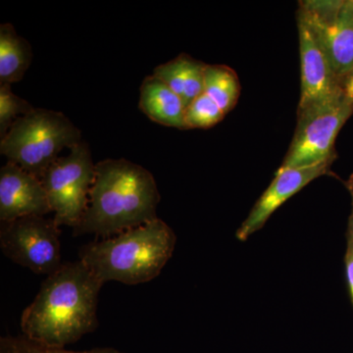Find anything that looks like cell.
<instances>
[{
	"label": "cell",
	"mask_w": 353,
	"mask_h": 353,
	"mask_svg": "<svg viewBox=\"0 0 353 353\" xmlns=\"http://www.w3.org/2000/svg\"><path fill=\"white\" fill-rule=\"evenodd\" d=\"M95 178V164L85 141L57 158L41 178L58 226L75 228L85 215Z\"/></svg>",
	"instance_id": "5b68a950"
},
{
	"label": "cell",
	"mask_w": 353,
	"mask_h": 353,
	"mask_svg": "<svg viewBox=\"0 0 353 353\" xmlns=\"http://www.w3.org/2000/svg\"><path fill=\"white\" fill-rule=\"evenodd\" d=\"M161 196L148 169L126 159L95 164V178L85 215L73 229L75 236L105 239L157 219Z\"/></svg>",
	"instance_id": "7a4b0ae2"
},
{
	"label": "cell",
	"mask_w": 353,
	"mask_h": 353,
	"mask_svg": "<svg viewBox=\"0 0 353 353\" xmlns=\"http://www.w3.org/2000/svg\"><path fill=\"white\" fill-rule=\"evenodd\" d=\"M82 134L63 113L34 108L14 123L0 141L9 162L41 180L65 148L82 143Z\"/></svg>",
	"instance_id": "277c9868"
},
{
	"label": "cell",
	"mask_w": 353,
	"mask_h": 353,
	"mask_svg": "<svg viewBox=\"0 0 353 353\" xmlns=\"http://www.w3.org/2000/svg\"><path fill=\"white\" fill-rule=\"evenodd\" d=\"M32 58L29 41L9 23L0 26V85L20 82Z\"/></svg>",
	"instance_id": "5bb4252c"
},
{
	"label": "cell",
	"mask_w": 353,
	"mask_h": 353,
	"mask_svg": "<svg viewBox=\"0 0 353 353\" xmlns=\"http://www.w3.org/2000/svg\"><path fill=\"white\" fill-rule=\"evenodd\" d=\"M139 108L152 122L185 130V106L182 99L154 75L146 77L141 83Z\"/></svg>",
	"instance_id": "7c38bea8"
},
{
	"label": "cell",
	"mask_w": 353,
	"mask_h": 353,
	"mask_svg": "<svg viewBox=\"0 0 353 353\" xmlns=\"http://www.w3.org/2000/svg\"><path fill=\"white\" fill-rule=\"evenodd\" d=\"M352 114L353 104L345 97L297 114L294 139L280 168L334 163L336 137Z\"/></svg>",
	"instance_id": "8992f818"
},
{
	"label": "cell",
	"mask_w": 353,
	"mask_h": 353,
	"mask_svg": "<svg viewBox=\"0 0 353 353\" xmlns=\"http://www.w3.org/2000/svg\"><path fill=\"white\" fill-rule=\"evenodd\" d=\"M332 164L327 162L303 168H279L270 185L255 202L250 214L236 230V239L245 241L261 230L276 210L315 179L334 176L331 171Z\"/></svg>",
	"instance_id": "30bf717a"
},
{
	"label": "cell",
	"mask_w": 353,
	"mask_h": 353,
	"mask_svg": "<svg viewBox=\"0 0 353 353\" xmlns=\"http://www.w3.org/2000/svg\"><path fill=\"white\" fill-rule=\"evenodd\" d=\"M0 248L14 263L39 275H50L63 264L60 229L54 218L29 216L1 222Z\"/></svg>",
	"instance_id": "52a82bcc"
},
{
	"label": "cell",
	"mask_w": 353,
	"mask_h": 353,
	"mask_svg": "<svg viewBox=\"0 0 353 353\" xmlns=\"http://www.w3.org/2000/svg\"><path fill=\"white\" fill-rule=\"evenodd\" d=\"M301 53V92L297 114L343 97L340 79L303 20L296 18Z\"/></svg>",
	"instance_id": "9c48e42d"
},
{
	"label": "cell",
	"mask_w": 353,
	"mask_h": 353,
	"mask_svg": "<svg viewBox=\"0 0 353 353\" xmlns=\"http://www.w3.org/2000/svg\"><path fill=\"white\" fill-rule=\"evenodd\" d=\"M205 63L182 53L153 70L152 75L166 83L182 99L185 108L203 94Z\"/></svg>",
	"instance_id": "4fadbf2b"
},
{
	"label": "cell",
	"mask_w": 353,
	"mask_h": 353,
	"mask_svg": "<svg viewBox=\"0 0 353 353\" xmlns=\"http://www.w3.org/2000/svg\"><path fill=\"white\" fill-rule=\"evenodd\" d=\"M29 102L11 90L10 85H0V138H3L14 123L34 110Z\"/></svg>",
	"instance_id": "e0dca14e"
},
{
	"label": "cell",
	"mask_w": 353,
	"mask_h": 353,
	"mask_svg": "<svg viewBox=\"0 0 353 353\" xmlns=\"http://www.w3.org/2000/svg\"><path fill=\"white\" fill-rule=\"evenodd\" d=\"M238 74L226 65H206L204 71V94L208 95L228 114L233 110L241 95Z\"/></svg>",
	"instance_id": "9a60e30c"
},
{
	"label": "cell",
	"mask_w": 353,
	"mask_h": 353,
	"mask_svg": "<svg viewBox=\"0 0 353 353\" xmlns=\"http://www.w3.org/2000/svg\"><path fill=\"white\" fill-rule=\"evenodd\" d=\"M0 353H127L114 347H97L92 350L74 352L66 348L43 347L28 340L26 336H2L0 339Z\"/></svg>",
	"instance_id": "ac0fdd59"
},
{
	"label": "cell",
	"mask_w": 353,
	"mask_h": 353,
	"mask_svg": "<svg viewBox=\"0 0 353 353\" xmlns=\"http://www.w3.org/2000/svg\"><path fill=\"white\" fill-rule=\"evenodd\" d=\"M341 87L345 99L353 104V68L341 79Z\"/></svg>",
	"instance_id": "ffe728a7"
},
{
	"label": "cell",
	"mask_w": 353,
	"mask_h": 353,
	"mask_svg": "<svg viewBox=\"0 0 353 353\" xmlns=\"http://www.w3.org/2000/svg\"><path fill=\"white\" fill-rule=\"evenodd\" d=\"M51 212L41 181L12 162L0 170V221L46 216Z\"/></svg>",
	"instance_id": "8fae6325"
},
{
	"label": "cell",
	"mask_w": 353,
	"mask_h": 353,
	"mask_svg": "<svg viewBox=\"0 0 353 353\" xmlns=\"http://www.w3.org/2000/svg\"><path fill=\"white\" fill-rule=\"evenodd\" d=\"M225 116L226 114L216 102L203 92L185 108V130L209 129L216 126Z\"/></svg>",
	"instance_id": "2e32d148"
},
{
	"label": "cell",
	"mask_w": 353,
	"mask_h": 353,
	"mask_svg": "<svg viewBox=\"0 0 353 353\" xmlns=\"http://www.w3.org/2000/svg\"><path fill=\"white\" fill-rule=\"evenodd\" d=\"M103 283L80 259L66 262L46 277L21 316L28 340L65 348L99 327L97 305Z\"/></svg>",
	"instance_id": "6da1fadb"
},
{
	"label": "cell",
	"mask_w": 353,
	"mask_h": 353,
	"mask_svg": "<svg viewBox=\"0 0 353 353\" xmlns=\"http://www.w3.org/2000/svg\"><path fill=\"white\" fill-rule=\"evenodd\" d=\"M299 3L296 18L307 26L341 81L353 68V7L350 0H304Z\"/></svg>",
	"instance_id": "ba28073f"
},
{
	"label": "cell",
	"mask_w": 353,
	"mask_h": 353,
	"mask_svg": "<svg viewBox=\"0 0 353 353\" xmlns=\"http://www.w3.org/2000/svg\"><path fill=\"white\" fill-rule=\"evenodd\" d=\"M175 232L163 220L150 221L82 246L79 259L103 284L139 285L158 277L173 255Z\"/></svg>",
	"instance_id": "3957f363"
},
{
	"label": "cell",
	"mask_w": 353,
	"mask_h": 353,
	"mask_svg": "<svg viewBox=\"0 0 353 353\" xmlns=\"http://www.w3.org/2000/svg\"><path fill=\"white\" fill-rule=\"evenodd\" d=\"M350 197H352V209L348 216L347 231H345V240H347V248H345V276L347 282L348 296L353 307V175L345 182Z\"/></svg>",
	"instance_id": "d6986e66"
},
{
	"label": "cell",
	"mask_w": 353,
	"mask_h": 353,
	"mask_svg": "<svg viewBox=\"0 0 353 353\" xmlns=\"http://www.w3.org/2000/svg\"><path fill=\"white\" fill-rule=\"evenodd\" d=\"M350 4H352V6L353 7V0H350Z\"/></svg>",
	"instance_id": "44dd1931"
}]
</instances>
